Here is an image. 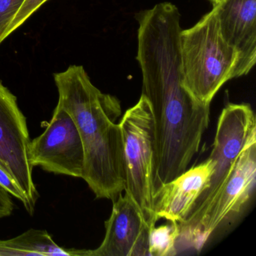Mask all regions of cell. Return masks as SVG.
I'll return each mask as SVG.
<instances>
[{
	"mask_svg": "<svg viewBox=\"0 0 256 256\" xmlns=\"http://www.w3.org/2000/svg\"><path fill=\"white\" fill-rule=\"evenodd\" d=\"M142 95L149 101L155 124V192L185 172L198 152L210 104L198 101L184 85L180 70L170 66L142 78Z\"/></svg>",
	"mask_w": 256,
	"mask_h": 256,
	"instance_id": "7a4b0ae2",
	"label": "cell"
},
{
	"mask_svg": "<svg viewBox=\"0 0 256 256\" xmlns=\"http://www.w3.org/2000/svg\"><path fill=\"white\" fill-rule=\"evenodd\" d=\"M47 1L48 0H25L22 8H20L16 17L13 19L12 22L7 30L8 36L14 31H16L18 28L23 25V24L25 23L28 19Z\"/></svg>",
	"mask_w": 256,
	"mask_h": 256,
	"instance_id": "9a60e30c",
	"label": "cell"
},
{
	"mask_svg": "<svg viewBox=\"0 0 256 256\" xmlns=\"http://www.w3.org/2000/svg\"><path fill=\"white\" fill-rule=\"evenodd\" d=\"M0 186L7 192L10 194L14 196L16 198L20 200L24 205L26 210L28 209V200L22 190L18 186L12 176L8 172L4 170L2 167H0Z\"/></svg>",
	"mask_w": 256,
	"mask_h": 256,
	"instance_id": "2e32d148",
	"label": "cell"
},
{
	"mask_svg": "<svg viewBox=\"0 0 256 256\" xmlns=\"http://www.w3.org/2000/svg\"><path fill=\"white\" fill-rule=\"evenodd\" d=\"M28 157L32 167L49 173L82 178L84 151L71 115L56 106L42 134L30 140Z\"/></svg>",
	"mask_w": 256,
	"mask_h": 256,
	"instance_id": "ba28073f",
	"label": "cell"
},
{
	"mask_svg": "<svg viewBox=\"0 0 256 256\" xmlns=\"http://www.w3.org/2000/svg\"><path fill=\"white\" fill-rule=\"evenodd\" d=\"M163 226H154L150 235V256H174L178 254L180 226L178 222L168 221Z\"/></svg>",
	"mask_w": 256,
	"mask_h": 256,
	"instance_id": "4fadbf2b",
	"label": "cell"
},
{
	"mask_svg": "<svg viewBox=\"0 0 256 256\" xmlns=\"http://www.w3.org/2000/svg\"><path fill=\"white\" fill-rule=\"evenodd\" d=\"M256 181V142L241 152L233 173L210 210L200 224L178 245L180 248L200 250L209 238L227 222L236 218L252 197Z\"/></svg>",
	"mask_w": 256,
	"mask_h": 256,
	"instance_id": "8992f818",
	"label": "cell"
},
{
	"mask_svg": "<svg viewBox=\"0 0 256 256\" xmlns=\"http://www.w3.org/2000/svg\"><path fill=\"white\" fill-rule=\"evenodd\" d=\"M212 8L223 38L238 53L234 77L246 76L256 62V0H218Z\"/></svg>",
	"mask_w": 256,
	"mask_h": 256,
	"instance_id": "30bf717a",
	"label": "cell"
},
{
	"mask_svg": "<svg viewBox=\"0 0 256 256\" xmlns=\"http://www.w3.org/2000/svg\"><path fill=\"white\" fill-rule=\"evenodd\" d=\"M124 146L125 192L138 205L150 222H157L152 211L154 194L155 124L149 101L138 102L124 114L120 122Z\"/></svg>",
	"mask_w": 256,
	"mask_h": 256,
	"instance_id": "5b68a950",
	"label": "cell"
},
{
	"mask_svg": "<svg viewBox=\"0 0 256 256\" xmlns=\"http://www.w3.org/2000/svg\"><path fill=\"white\" fill-rule=\"evenodd\" d=\"M78 256V250L59 246L46 230L30 229L10 240H0V256Z\"/></svg>",
	"mask_w": 256,
	"mask_h": 256,
	"instance_id": "7c38bea8",
	"label": "cell"
},
{
	"mask_svg": "<svg viewBox=\"0 0 256 256\" xmlns=\"http://www.w3.org/2000/svg\"><path fill=\"white\" fill-rule=\"evenodd\" d=\"M58 106L74 120L84 151L82 179L97 198L114 200L126 188L122 133L116 97L94 86L82 66L54 74Z\"/></svg>",
	"mask_w": 256,
	"mask_h": 256,
	"instance_id": "6da1fadb",
	"label": "cell"
},
{
	"mask_svg": "<svg viewBox=\"0 0 256 256\" xmlns=\"http://www.w3.org/2000/svg\"><path fill=\"white\" fill-rule=\"evenodd\" d=\"M181 67L186 89L204 104L211 101L222 86L234 78L238 53L222 35L212 8L180 38Z\"/></svg>",
	"mask_w": 256,
	"mask_h": 256,
	"instance_id": "3957f363",
	"label": "cell"
},
{
	"mask_svg": "<svg viewBox=\"0 0 256 256\" xmlns=\"http://www.w3.org/2000/svg\"><path fill=\"white\" fill-rule=\"evenodd\" d=\"M209 1L211 2V4H212V5L214 6V4H216L218 0H209Z\"/></svg>",
	"mask_w": 256,
	"mask_h": 256,
	"instance_id": "e0dca14e",
	"label": "cell"
},
{
	"mask_svg": "<svg viewBox=\"0 0 256 256\" xmlns=\"http://www.w3.org/2000/svg\"><path fill=\"white\" fill-rule=\"evenodd\" d=\"M30 143L26 119L17 97L0 82V167L17 182L28 200V212L32 215L38 193L28 157Z\"/></svg>",
	"mask_w": 256,
	"mask_h": 256,
	"instance_id": "52a82bcc",
	"label": "cell"
},
{
	"mask_svg": "<svg viewBox=\"0 0 256 256\" xmlns=\"http://www.w3.org/2000/svg\"><path fill=\"white\" fill-rule=\"evenodd\" d=\"M215 167L209 156L198 166L186 170L179 176L155 190L152 211L156 220L182 222L192 210L196 200L208 187Z\"/></svg>",
	"mask_w": 256,
	"mask_h": 256,
	"instance_id": "8fae6325",
	"label": "cell"
},
{
	"mask_svg": "<svg viewBox=\"0 0 256 256\" xmlns=\"http://www.w3.org/2000/svg\"><path fill=\"white\" fill-rule=\"evenodd\" d=\"M25 0H0V44L8 36L7 30Z\"/></svg>",
	"mask_w": 256,
	"mask_h": 256,
	"instance_id": "5bb4252c",
	"label": "cell"
},
{
	"mask_svg": "<svg viewBox=\"0 0 256 256\" xmlns=\"http://www.w3.org/2000/svg\"><path fill=\"white\" fill-rule=\"evenodd\" d=\"M256 142V119L251 106L229 103L222 110L210 157L215 167L208 187L196 200L187 218L179 223L178 244L208 215L220 192L230 178L241 152Z\"/></svg>",
	"mask_w": 256,
	"mask_h": 256,
	"instance_id": "277c9868",
	"label": "cell"
},
{
	"mask_svg": "<svg viewBox=\"0 0 256 256\" xmlns=\"http://www.w3.org/2000/svg\"><path fill=\"white\" fill-rule=\"evenodd\" d=\"M113 202L102 242L96 250H82V256H150V235L156 224L146 220L128 193Z\"/></svg>",
	"mask_w": 256,
	"mask_h": 256,
	"instance_id": "9c48e42d",
	"label": "cell"
}]
</instances>
